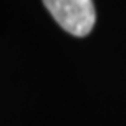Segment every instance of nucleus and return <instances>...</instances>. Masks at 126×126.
<instances>
[{
    "mask_svg": "<svg viewBox=\"0 0 126 126\" xmlns=\"http://www.w3.org/2000/svg\"><path fill=\"white\" fill-rule=\"evenodd\" d=\"M43 3L65 32L85 37L93 31L96 23L93 0H43Z\"/></svg>",
    "mask_w": 126,
    "mask_h": 126,
    "instance_id": "1",
    "label": "nucleus"
}]
</instances>
